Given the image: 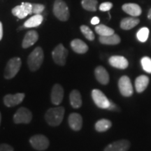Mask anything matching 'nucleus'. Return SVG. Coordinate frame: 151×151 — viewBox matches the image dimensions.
Instances as JSON below:
<instances>
[{
  "label": "nucleus",
  "instance_id": "obj_22",
  "mask_svg": "<svg viewBox=\"0 0 151 151\" xmlns=\"http://www.w3.org/2000/svg\"><path fill=\"white\" fill-rule=\"evenodd\" d=\"M69 99H70V104L73 108L78 109L82 105V98L78 90H72L69 95Z\"/></svg>",
  "mask_w": 151,
  "mask_h": 151
},
{
  "label": "nucleus",
  "instance_id": "obj_35",
  "mask_svg": "<svg viewBox=\"0 0 151 151\" xmlns=\"http://www.w3.org/2000/svg\"><path fill=\"white\" fill-rule=\"evenodd\" d=\"M99 18H98V17L97 16H94L93 17V18H92L91 20V24H93V25H97V24H98L99 23Z\"/></svg>",
  "mask_w": 151,
  "mask_h": 151
},
{
  "label": "nucleus",
  "instance_id": "obj_8",
  "mask_svg": "<svg viewBox=\"0 0 151 151\" xmlns=\"http://www.w3.org/2000/svg\"><path fill=\"white\" fill-rule=\"evenodd\" d=\"M92 97L94 102L100 109H107L109 106L110 100L101 90L94 89L92 91Z\"/></svg>",
  "mask_w": 151,
  "mask_h": 151
},
{
  "label": "nucleus",
  "instance_id": "obj_24",
  "mask_svg": "<svg viewBox=\"0 0 151 151\" xmlns=\"http://www.w3.org/2000/svg\"><path fill=\"white\" fill-rule=\"evenodd\" d=\"M99 42L105 45H117L120 43V37L118 35L113 34L111 35L99 37Z\"/></svg>",
  "mask_w": 151,
  "mask_h": 151
},
{
  "label": "nucleus",
  "instance_id": "obj_6",
  "mask_svg": "<svg viewBox=\"0 0 151 151\" xmlns=\"http://www.w3.org/2000/svg\"><path fill=\"white\" fill-rule=\"evenodd\" d=\"M29 142L31 146L37 150H44L48 148L49 140L46 136L37 134L30 138Z\"/></svg>",
  "mask_w": 151,
  "mask_h": 151
},
{
  "label": "nucleus",
  "instance_id": "obj_13",
  "mask_svg": "<svg viewBox=\"0 0 151 151\" xmlns=\"http://www.w3.org/2000/svg\"><path fill=\"white\" fill-rule=\"evenodd\" d=\"M64 90L63 88L59 84L54 85L51 91V101L53 104L58 106L60 105L63 100Z\"/></svg>",
  "mask_w": 151,
  "mask_h": 151
},
{
  "label": "nucleus",
  "instance_id": "obj_5",
  "mask_svg": "<svg viewBox=\"0 0 151 151\" xmlns=\"http://www.w3.org/2000/svg\"><path fill=\"white\" fill-rule=\"evenodd\" d=\"M68 50L62 44L58 45L52 52V57L57 65L64 66L66 64Z\"/></svg>",
  "mask_w": 151,
  "mask_h": 151
},
{
  "label": "nucleus",
  "instance_id": "obj_10",
  "mask_svg": "<svg viewBox=\"0 0 151 151\" xmlns=\"http://www.w3.org/2000/svg\"><path fill=\"white\" fill-rule=\"evenodd\" d=\"M32 4L28 2H23L20 5L16 6L12 9L11 12L14 16L18 17L20 19H23L28 15L32 14Z\"/></svg>",
  "mask_w": 151,
  "mask_h": 151
},
{
  "label": "nucleus",
  "instance_id": "obj_18",
  "mask_svg": "<svg viewBox=\"0 0 151 151\" xmlns=\"http://www.w3.org/2000/svg\"><path fill=\"white\" fill-rule=\"evenodd\" d=\"M94 74L98 82H99L101 84L106 85L109 83V75L104 67L101 66L97 67L94 70Z\"/></svg>",
  "mask_w": 151,
  "mask_h": 151
},
{
  "label": "nucleus",
  "instance_id": "obj_14",
  "mask_svg": "<svg viewBox=\"0 0 151 151\" xmlns=\"http://www.w3.org/2000/svg\"><path fill=\"white\" fill-rule=\"evenodd\" d=\"M109 62L112 67L120 69H127L128 65H129V62H128L127 60L123 56H112L109 58Z\"/></svg>",
  "mask_w": 151,
  "mask_h": 151
},
{
  "label": "nucleus",
  "instance_id": "obj_2",
  "mask_svg": "<svg viewBox=\"0 0 151 151\" xmlns=\"http://www.w3.org/2000/svg\"><path fill=\"white\" fill-rule=\"evenodd\" d=\"M43 59L44 54L43 49L41 47H37L28 57L27 64L30 70L32 71H37L42 65Z\"/></svg>",
  "mask_w": 151,
  "mask_h": 151
},
{
  "label": "nucleus",
  "instance_id": "obj_27",
  "mask_svg": "<svg viewBox=\"0 0 151 151\" xmlns=\"http://www.w3.org/2000/svg\"><path fill=\"white\" fill-rule=\"evenodd\" d=\"M81 4L85 10L94 12L97 11L98 1L97 0H82Z\"/></svg>",
  "mask_w": 151,
  "mask_h": 151
},
{
  "label": "nucleus",
  "instance_id": "obj_19",
  "mask_svg": "<svg viewBox=\"0 0 151 151\" xmlns=\"http://www.w3.org/2000/svg\"><path fill=\"white\" fill-rule=\"evenodd\" d=\"M71 47L73 51L78 54H84L88 50V45L84 41L78 39H73L71 41Z\"/></svg>",
  "mask_w": 151,
  "mask_h": 151
},
{
  "label": "nucleus",
  "instance_id": "obj_21",
  "mask_svg": "<svg viewBox=\"0 0 151 151\" xmlns=\"http://www.w3.org/2000/svg\"><path fill=\"white\" fill-rule=\"evenodd\" d=\"M149 83V78L147 76L141 75L135 81V88L137 92L141 93L146 89Z\"/></svg>",
  "mask_w": 151,
  "mask_h": 151
},
{
  "label": "nucleus",
  "instance_id": "obj_31",
  "mask_svg": "<svg viewBox=\"0 0 151 151\" xmlns=\"http://www.w3.org/2000/svg\"><path fill=\"white\" fill-rule=\"evenodd\" d=\"M32 8L34 15L41 14L45 9V6L41 4H32Z\"/></svg>",
  "mask_w": 151,
  "mask_h": 151
},
{
  "label": "nucleus",
  "instance_id": "obj_1",
  "mask_svg": "<svg viewBox=\"0 0 151 151\" xmlns=\"http://www.w3.org/2000/svg\"><path fill=\"white\" fill-rule=\"evenodd\" d=\"M65 115V108L62 106H58L55 108L48 109L45 115L47 123L50 126H58L61 124Z\"/></svg>",
  "mask_w": 151,
  "mask_h": 151
},
{
  "label": "nucleus",
  "instance_id": "obj_38",
  "mask_svg": "<svg viewBox=\"0 0 151 151\" xmlns=\"http://www.w3.org/2000/svg\"><path fill=\"white\" fill-rule=\"evenodd\" d=\"M1 113H0V124H1Z\"/></svg>",
  "mask_w": 151,
  "mask_h": 151
},
{
  "label": "nucleus",
  "instance_id": "obj_11",
  "mask_svg": "<svg viewBox=\"0 0 151 151\" xmlns=\"http://www.w3.org/2000/svg\"><path fill=\"white\" fill-rule=\"evenodd\" d=\"M24 94L17 93L15 94H6L4 97V104L8 107H13L20 104L23 101Z\"/></svg>",
  "mask_w": 151,
  "mask_h": 151
},
{
  "label": "nucleus",
  "instance_id": "obj_33",
  "mask_svg": "<svg viewBox=\"0 0 151 151\" xmlns=\"http://www.w3.org/2000/svg\"><path fill=\"white\" fill-rule=\"evenodd\" d=\"M0 151H14V148L10 145L2 143L0 144Z\"/></svg>",
  "mask_w": 151,
  "mask_h": 151
},
{
  "label": "nucleus",
  "instance_id": "obj_3",
  "mask_svg": "<svg viewBox=\"0 0 151 151\" xmlns=\"http://www.w3.org/2000/svg\"><path fill=\"white\" fill-rule=\"evenodd\" d=\"M53 14L58 20L67 21L69 20L70 14L67 4L63 0H55L53 4Z\"/></svg>",
  "mask_w": 151,
  "mask_h": 151
},
{
  "label": "nucleus",
  "instance_id": "obj_34",
  "mask_svg": "<svg viewBox=\"0 0 151 151\" xmlns=\"http://www.w3.org/2000/svg\"><path fill=\"white\" fill-rule=\"evenodd\" d=\"M107 109L109 111H119V108L118 106H117L114 102H113L112 101H110V102H109V106L108 108H107Z\"/></svg>",
  "mask_w": 151,
  "mask_h": 151
},
{
  "label": "nucleus",
  "instance_id": "obj_26",
  "mask_svg": "<svg viewBox=\"0 0 151 151\" xmlns=\"http://www.w3.org/2000/svg\"><path fill=\"white\" fill-rule=\"evenodd\" d=\"M112 126V123L110 120L106 119H101L98 120L95 124V129L99 132H104L107 131Z\"/></svg>",
  "mask_w": 151,
  "mask_h": 151
},
{
  "label": "nucleus",
  "instance_id": "obj_36",
  "mask_svg": "<svg viewBox=\"0 0 151 151\" xmlns=\"http://www.w3.org/2000/svg\"><path fill=\"white\" fill-rule=\"evenodd\" d=\"M3 37V25L1 22L0 21V41L2 39Z\"/></svg>",
  "mask_w": 151,
  "mask_h": 151
},
{
  "label": "nucleus",
  "instance_id": "obj_29",
  "mask_svg": "<svg viewBox=\"0 0 151 151\" xmlns=\"http://www.w3.org/2000/svg\"><path fill=\"white\" fill-rule=\"evenodd\" d=\"M81 31L83 33V35L85 36V37L87 39L90 41H93L94 39V35L93 32L90 29L89 27L86 25H81Z\"/></svg>",
  "mask_w": 151,
  "mask_h": 151
},
{
  "label": "nucleus",
  "instance_id": "obj_16",
  "mask_svg": "<svg viewBox=\"0 0 151 151\" xmlns=\"http://www.w3.org/2000/svg\"><path fill=\"white\" fill-rule=\"evenodd\" d=\"M39 39V34L35 30H30L27 32L24 36L23 41H22V46L23 48H27L29 47L33 46Z\"/></svg>",
  "mask_w": 151,
  "mask_h": 151
},
{
  "label": "nucleus",
  "instance_id": "obj_23",
  "mask_svg": "<svg viewBox=\"0 0 151 151\" xmlns=\"http://www.w3.org/2000/svg\"><path fill=\"white\" fill-rule=\"evenodd\" d=\"M43 20V17L41 14H36L29 18L27 21L24 23V27L27 28L36 27L39 26L42 23Z\"/></svg>",
  "mask_w": 151,
  "mask_h": 151
},
{
  "label": "nucleus",
  "instance_id": "obj_37",
  "mask_svg": "<svg viewBox=\"0 0 151 151\" xmlns=\"http://www.w3.org/2000/svg\"><path fill=\"white\" fill-rule=\"evenodd\" d=\"M148 19H150V20H151V8L150 9V10H149V11H148Z\"/></svg>",
  "mask_w": 151,
  "mask_h": 151
},
{
  "label": "nucleus",
  "instance_id": "obj_32",
  "mask_svg": "<svg viewBox=\"0 0 151 151\" xmlns=\"http://www.w3.org/2000/svg\"><path fill=\"white\" fill-rule=\"evenodd\" d=\"M113 7V4L111 2H109V1H106V2H104L101 4L99 6V9L101 11H108L111 10Z\"/></svg>",
  "mask_w": 151,
  "mask_h": 151
},
{
  "label": "nucleus",
  "instance_id": "obj_12",
  "mask_svg": "<svg viewBox=\"0 0 151 151\" xmlns=\"http://www.w3.org/2000/svg\"><path fill=\"white\" fill-rule=\"evenodd\" d=\"M130 147V143L127 140L115 141L106 147L104 151H127Z\"/></svg>",
  "mask_w": 151,
  "mask_h": 151
},
{
  "label": "nucleus",
  "instance_id": "obj_20",
  "mask_svg": "<svg viewBox=\"0 0 151 151\" xmlns=\"http://www.w3.org/2000/svg\"><path fill=\"white\" fill-rule=\"evenodd\" d=\"M140 22V20L137 17H128L124 18L120 22V27L124 30H129L134 28Z\"/></svg>",
  "mask_w": 151,
  "mask_h": 151
},
{
  "label": "nucleus",
  "instance_id": "obj_25",
  "mask_svg": "<svg viewBox=\"0 0 151 151\" xmlns=\"http://www.w3.org/2000/svg\"><path fill=\"white\" fill-rule=\"evenodd\" d=\"M95 32L100 37H105V36L111 35L115 33L114 29L112 28L104 25V24H98L95 27Z\"/></svg>",
  "mask_w": 151,
  "mask_h": 151
},
{
  "label": "nucleus",
  "instance_id": "obj_9",
  "mask_svg": "<svg viewBox=\"0 0 151 151\" xmlns=\"http://www.w3.org/2000/svg\"><path fill=\"white\" fill-rule=\"evenodd\" d=\"M118 88L120 93L124 97H130L133 94V86L130 78L127 76H123L118 81Z\"/></svg>",
  "mask_w": 151,
  "mask_h": 151
},
{
  "label": "nucleus",
  "instance_id": "obj_28",
  "mask_svg": "<svg viewBox=\"0 0 151 151\" xmlns=\"http://www.w3.org/2000/svg\"><path fill=\"white\" fill-rule=\"evenodd\" d=\"M149 36V29L148 27H142L138 31L137 34V37L138 40L141 42H146L148 40Z\"/></svg>",
  "mask_w": 151,
  "mask_h": 151
},
{
  "label": "nucleus",
  "instance_id": "obj_17",
  "mask_svg": "<svg viewBox=\"0 0 151 151\" xmlns=\"http://www.w3.org/2000/svg\"><path fill=\"white\" fill-rule=\"evenodd\" d=\"M122 9L123 11L129 16L133 17L139 16L142 13L140 6L134 3H127L122 5Z\"/></svg>",
  "mask_w": 151,
  "mask_h": 151
},
{
  "label": "nucleus",
  "instance_id": "obj_7",
  "mask_svg": "<svg viewBox=\"0 0 151 151\" xmlns=\"http://www.w3.org/2000/svg\"><path fill=\"white\" fill-rule=\"evenodd\" d=\"M32 119V112L25 107H21L19 109L14 116V121L16 124L29 123Z\"/></svg>",
  "mask_w": 151,
  "mask_h": 151
},
{
  "label": "nucleus",
  "instance_id": "obj_30",
  "mask_svg": "<svg viewBox=\"0 0 151 151\" xmlns=\"http://www.w3.org/2000/svg\"><path fill=\"white\" fill-rule=\"evenodd\" d=\"M141 63L143 70L147 73H151V58L148 57H143L141 60Z\"/></svg>",
  "mask_w": 151,
  "mask_h": 151
},
{
  "label": "nucleus",
  "instance_id": "obj_4",
  "mask_svg": "<svg viewBox=\"0 0 151 151\" xmlns=\"http://www.w3.org/2000/svg\"><path fill=\"white\" fill-rule=\"evenodd\" d=\"M21 64V60L18 57L13 58L11 60H9L5 68L4 78L6 79H11L14 78L20 70Z\"/></svg>",
  "mask_w": 151,
  "mask_h": 151
},
{
  "label": "nucleus",
  "instance_id": "obj_15",
  "mask_svg": "<svg viewBox=\"0 0 151 151\" xmlns=\"http://www.w3.org/2000/svg\"><path fill=\"white\" fill-rule=\"evenodd\" d=\"M68 122L70 127L74 131H79L83 125V118L80 114L77 113H73L69 115Z\"/></svg>",
  "mask_w": 151,
  "mask_h": 151
}]
</instances>
